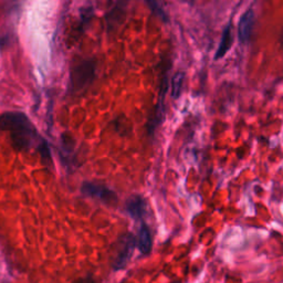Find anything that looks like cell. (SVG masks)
I'll list each match as a JSON object with an SVG mask.
<instances>
[{
    "instance_id": "1",
    "label": "cell",
    "mask_w": 283,
    "mask_h": 283,
    "mask_svg": "<svg viewBox=\"0 0 283 283\" xmlns=\"http://www.w3.org/2000/svg\"><path fill=\"white\" fill-rule=\"evenodd\" d=\"M96 63L93 59H84L73 66L71 71V86L74 92H81L93 83Z\"/></svg>"
},
{
    "instance_id": "2",
    "label": "cell",
    "mask_w": 283,
    "mask_h": 283,
    "mask_svg": "<svg viewBox=\"0 0 283 283\" xmlns=\"http://www.w3.org/2000/svg\"><path fill=\"white\" fill-rule=\"evenodd\" d=\"M28 117L21 112H5L0 115V131H9L10 133L22 131V129H32Z\"/></svg>"
},
{
    "instance_id": "3",
    "label": "cell",
    "mask_w": 283,
    "mask_h": 283,
    "mask_svg": "<svg viewBox=\"0 0 283 283\" xmlns=\"http://www.w3.org/2000/svg\"><path fill=\"white\" fill-rule=\"evenodd\" d=\"M136 240L132 235H126L120 240L119 249L116 251L115 259H114L113 267L115 269H122L126 266L129 258L134 251Z\"/></svg>"
},
{
    "instance_id": "4",
    "label": "cell",
    "mask_w": 283,
    "mask_h": 283,
    "mask_svg": "<svg viewBox=\"0 0 283 283\" xmlns=\"http://www.w3.org/2000/svg\"><path fill=\"white\" fill-rule=\"evenodd\" d=\"M82 192L90 197L99 198L106 204H115L117 202L116 195L103 185L95 183H84L82 186Z\"/></svg>"
},
{
    "instance_id": "5",
    "label": "cell",
    "mask_w": 283,
    "mask_h": 283,
    "mask_svg": "<svg viewBox=\"0 0 283 283\" xmlns=\"http://www.w3.org/2000/svg\"><path fill=\"white\" fill-rule=\"evenodd\" d=\"M254 13L252 9H248L241 16L238 26V37L241 43H247L249 41L251 32H252L254 25Z\"/></svg>"
},
{
    "instance_id": "6",
    "label": "cell",
    "mask_w": 283,
    "mask_h": 283,
    "mask_svg": "<svg viewBox=\"0 0 283 283\" xmlns=\"http://www.w3.org/2000/svg\"><path fill=\"white\" fill-rule=\"evenodd\" d=\"M126 210L131 217L136 220L142 219L146 212V203L139 195L132 196L126 203Z\"/></svg>"
},
{
    "instance_id": "7",
    "label": "cell",
    "mask_w": 283,
    "mask_h": 283,
    "mask_svg": "<svg viewBox=\"0 0 283 283\" xmlns=\"http://www.w3.org/2000/svg\"><path fill=\"white\" fill-rule=\"evenodd\" d=\"M234 39H233V25L231 23H228V26L225 28L221 35V39H220V43L218 46L217 52L215 54V60H219L226 56L228 53V51L231 49V46H233Z\"/></svg>"
},
{
    "instance_id": "8",
    "label": "cell",
    "mask_w": 283,
    "mask_h": 283,
    "mask_svg": "<svg viewBox=\"0 0 283 283\" xmlns=\"http://www.w3.org/2000/svg\"><path fill=\"white\" fill-rule=\"evenodd\" d=\"M136 245L143 254H148L149 252H151L152 245H153L152 235H151V230H149V228L146 223H142V226L140 227L139 235H137Z\"/></svg>"
},
{
    "instance_id": "9",
    "label": "cell",
    "mask_w": 283,
    "mask_h": 283,
    "mask_svg": "<svg viewBox=\"0 0 283 283\" xmlns=\"http://www.w3.org/2000/svg\"><path fill=\"white\" fill-rule=\"evenodd\" d=\"M125 14V10H124V3H116V6L113 8L111 10V13L109 15V18H108V23L109 26H113V25H117L123 17Z\"/></svg>"
},
{
    "instance_id": "10",
    "label": "cell",
    "mask_w": 283,
    "mask_h": 283,
    "mask_svg": "<svg viewBox=\"0 0 283 283\" xmlns=\"http://www.w3.org/2000/svg\"><path fill=\"white\" fill-rule=\"evenodd\" d=\"M184 79L185 76L182 72H177L174 77H173L172 80V96L174 99L179 97L180 93H182L183 89V83H184Z\"/></svg>"
},
{
    "instance_id": "11",
    "label": "cell",
    "mask_w": 283,
    "mask_h": 283,
    "mask_svg": "<svg viewBox=\"0 0 283 283\" xmlns=\"http://www.w3.org/2000/svg\"><path fill=\"white\" fill-rule=\"evenodd\" d=\"M38 149H39V153H40V155H41L42 163L45 165H51V164H52V157H51L49 145L45 140L40 139V142H39Z\"/></svg>"
}]
</instances>
